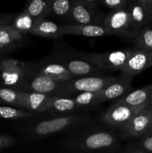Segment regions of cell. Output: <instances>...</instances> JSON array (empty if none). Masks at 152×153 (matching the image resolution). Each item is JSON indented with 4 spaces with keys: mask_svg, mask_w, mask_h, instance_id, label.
Instances as JSON below:
<instances>
[{
    "mask_svg": "<svg viewBox=\"0 0 152 153\" xmlns=\"http://www.w3.org/2000/svg\"><path fill=\"white\" fill-rule=\"evenodd\" d=\"M65 153H113L119 148V137L112 131L93 128L82 130L59 142Z\"/></svg>",
    "mask_w": 152,
    "mask_h": 153,
    "instance_id": "6da1fadb",
    "label": "cell"
},
{
    "mask_svg": "<svg viewBox=\"0 0 152 153\" xmlns=\"http://www.w3.org/2000/svg\"><path fill=\"white\" fill-rule=\"evenodd\" d=\"M92 118L86 114H77L71 116L53 117L34 123L26 130L27 137L31 140H40L51 135L82 128L89 126Z\"/></svg>",
    "mask_w": 152,
    "mask_h": 153,
    "instance_id": "7a4b0ae2",
    "label": "cell"
},
{
    "mask_svg": "<svg viewBox=\"0 0 152 153\" xmlns=\"http://www.w3.org/2000/svg\"><path fill=\"white\" fill-rule=\"evenodd\" d=\"M49 56L65 67L75 78L101 76L104 73V70L85 59L81 52L72 50L64 44L57 45Z\"/></svg>",
    "mask_w": 152,
    "mask_h": 153,
    "instance_id": "3957f363",
    "label": "cell"
},
{
    "mask_svg": "<svg viewBox=\"0 0 152 153\" xmlns=\"http://www.w3.org/2000/svg\"><path fill=\"white\" fill-rule=\"evenodd\" d=\"M25 75L18 91L25 93H37L52 97H60L63 83L55 82L46 76L35 73L23 62Z\"/></svg>",
    "mask_w": 152,
    "mask_h": 153,
    "instance_id": "277c9868",
    "label": "cell"
},
{
    "mask_svg": "<svg viewBox=\"0 0 152 153\" xmlns=\"http://www.w3.org/2000/svg\"><path fill=\"white\" fill-rule=\"evenodd\" d=\"M116 78L111 76L75 78L71 81L63 82L60 97L73 98L82 93L101 91L111 84Z\"/></svg>",
    "mask_w": 152,
    "mask_h": 153,
    "instance_id": "5b68a950",
    "label": "cell"
},
{
    "mask_svg": "<svg viewBox=\"0 0 152 153\" xmlns=\"http://www.w3.org/2000/svg\"><path fill=\"white\" fill-rule=\"evenodd\" d=\"M131 52V49H125L107 52H81V54L85 59L101 70L121 71Z\"/></svg>",
    "mask_w": 152,
    "mask_h": 153,
    "instance_id": "8992f818",
    "label": "cell"
},
{
    "mask_svg": "<svg viewBox=\"0 0 152 153\" xmlns=\"http://www.w3.org/2000/svg\"><path fill=\"white\" fill-rule=\"evenodd\" d=\"M147 107L134 108L115 102L103 114L101 120L106 126L122 131L137 114Z\"/></svg>",
    "mask_w": 152,
    "mask_h": 153,
    "instance_id": "52a82bcc",
    "label": "cell"
},
{
    "mask_svg": "<svg viewBox=\"0 0 152 153\" xmlns=\"http://www.w3.org/2000/svg\"><path fill=\"white\" fill-rule=\"evenodd\" d=\"M26 64L34 72L46 76L55 82L63 83L75 79L65 67L54 61L49 56L36 62H26Z\"/></svg>",
    "mask_w": 152,
    "mask_h": 153,
    "instance_id": "ba28073f",
    "label": "cell"
},
{
    "mask_svg": "<svg viewBox=\"0 0 152 153\" xmlns=\"http://www.w3.org/2000/svg\"><path fill=\"white\" fill-rule=\"evenodd\" d=\"M102 13L98 8L89 7L81 0H74L67 20L70 24L80 25H102Z\"/></svg>",
    "mask_w": 152,
    "mask_h": 153,
    "instance_id": "9c48e42d",
    "label": "cell"
},
{
    "mask_svg": "<svg viewBox=\"0 0 152 153\" xmlns=\"http://www.w3.org/2000/svg\"><path fill=\"white\" fill-rule=\"evenodd\" d=\"M102 25L122 33L125 38L133 39L137 34L133 28L130 14L127 9L109 12L103 18Z\"/></svg>",
    "mask_w": 152,
    "mask_h": 153,
    "instance_id": "30bf717a",
    "label": "cell"
},
{
    "mask_svg": "<svg viewBox=\"0 0 152 153\" xmlns=\"http://www.w3.org/2000/svg\"><path fill=\"white\" fill-rule=\"evenodd\" d=\"M25 75L23 62L13 58H4L0 77L7 88L18 91Z\"/></svg>",
    "mask_w": 152,
    "mask_h": 153,
    "instance_id": "8fae6325",
    "label": "cell"
},
{
    "mask_svg": "<svg viewBox=\"0 0 152 153\" xmlns=\"http://www.w3.org/2000/svg\"><path fill=\"white\" fill-rule=\"evenodd\" d=\"M60 34L61 37L66 35L83 36V37H101L116 35L125 38L122 33L110 29L103 25H80L64 24L61 25Z\"/></svg>",
    "mask_w": 152,
    "mask_h": 153,
    "instance_id": "7c38bea8",
    "label": "cell"
},
{
    "mask_svg": "<svg viewBox=\"0 0 152 153\" xmlns=\"http://www.w3.org/2000/svg\"><path fill=\"white\" fill-rule=\"evenodd\" d=\"M134 76L121 73L111 84L101 91V103L117 100L129 94L132 90V82Z\"/></svg>",
    "mask_w": 152,
    "mask_h": 153,
    "instance_id": "4fadbf2b",
    "label": "cell"
},
{
    "mask_svg": "<svg viewBox=\"0 0 152 153\" xmlns=\"http://www.w3.org/2000/svg\"><path fill=\"white\" fill-rule=\"evenodd\" d=\"M151 105L139 112L131 120L122 131V137L125 139L139 138L146 134L151 123Z\"/></svg>",
    "mask_w": 152,
    "mask_h": 153,
    "instance_id": "5bb4252c",
    "label": "cell"
},
{
    "mask_svg": "<svg viewBox=\"0 0 152 153\" xmlns=\"http://www.w3.org/2000/svg\"><path fill=\"white\" fill-rule=\"evenodd\" d=\"M151 66L152 51L134 49L121 72L122 73L135 76Z\"/></svg>",
    "mask_w": 152,
    "mask_h": 153,
    "instance_id": "9a60e30c",
    "label": "cell"
},
{
    "mask_svg": "<svg viewBox=\"0 0 152 153\" xmlns=\"http://www.w3.org/2000/svg\"><path fill=\"white\" fill-rule=\"evenodd\" d=\"M126 9L130 14L133 28L137 34L148 23L152 22L151 16L141 0H130Z\"/></svg>",
    "mask_w": 152,
    "mask_h": 153,
    "instance_id": "2e32d148",
    "label": "cell"
},
{
    "mask_svg": "<svg viewBox=\"0 0 152 153\" xmlns=\"http://www.w3.org/2000/svg\"><path fill=\"white\" fill-rule=\"evenodd\" d=\"M82 109L72 98L64 97H53L48 113L53 117L71 116L77 114Z\"/></svg>",
    "mask_w": 152,
    "mask_h": 153,
    "instance_id": "e0dca14e",
    "label": "cell"
},
{
    "mask_svg": "<svg viewBox=\"0 0 152 153\" xmlns=\"http://www.w3.org/2000/svg\"><path fill=\"white\" fill-rule=\"evenodd\" d=\"M115 102L134 108L147 107L152 103V84L131 91Z\"/></svg>",
    "mask_w": 152,
    "mask_h": 153,
    "instance_id": "ac0fdd59",
    "label": "cell"
},
{
    "mask_svg": "<svg viewBox=\"0 0 152 153\" xmlns=\"http://www.w3.org/2000/svg\"><path fill=\"white\" fill-rule=\"evenodd\" d=\"M21 94L23 98L25 109L33 113L47 112L53 98L52 96L37 93L21 92Z\"/></svg>",
    "mask_w": 152,
    "mask_h": 153,
    "instance_id": "d6986e66",
    "label": "cell"
},
{
    "mask_svg": "<svg viewBox=\"0 0 152 153\" xmlns=\"http://www.w3.org/2000/svg\"><path fill=\"white\" fill-rule=\"evenodd\" d=\"M61 25L55 22L46 19H40L34 22V25L30 34L39 37L49 39H58L61 37L60 34Z\"/></svg>",
    "mask_w": 152,
    "mask_h": 153,
    "instance_id": "ffe728a7",
    "label": "cell"
},
{
    "mask_svg": "<svg viewBox=\"0 0 152 153\" xmlns=\"http://www.w3.org/2000/svg\"><path fill=\"white\" fill-rule=\"evenodd\" d=\"M52 0H32L25 5V10L34 21L46 19L51 13Z\"/></svg>",
    "mask_w": 152,
    "mask_h": 153,
    "instance_id": "44dd1931",
    "label": "cell"
},
{
    "mask_svg": "<svg viewBox=\"0 0 152 153\" xmlns=\"http://www.w3.org/2000/svg\"><path fill=\"white\" fill-rule=\"evenodd\" d=\"M23 35L12 25H4L0 29V44L7 46H16V43L21 42Z\"/></svg>",
    "mask_w": 152,
    "mask_h": 153,
    "instance_id": "7402d4cb",
    "label": "cell"
},
{
    "mask_svg": "<svg viewBox=\"0 0 152 153\" xmlns=\"http://www.w3.org/2000/svg\"><path fill=\"white\" fill-rule=\"evenodd\" d=\"M133 39L136 50L152 51V28H141Z\"/></svg>",
    "mask_w": 152,
    "mask_h": 153,
    "instance_id": "603a6c76",
    "label": "cell"
},
{
    "mask_svg": "<svg viewBox=\"0 0 152 153\" xmlns=\"http://www.w3.org/2000/svg\"><path fill=\"white\" fill-rule=\"evenodd\" d=\"M0 100L3 103H7L19 109L25 108L21 91L7 88H0Z\"/></svg>",
    "mask_w": 152,
    "mask_h": 153,
    "instance_id": "cb8c5ba5",
    "label": "cell"
},
{
    "mask_svg": "<svg viewBox=\"0 0 152 153\" xmlns=\"http://www.w3.org/2000/svg\"><path fill=\"white\" fill-rule=\"evenodd\" d=\"M72 99L83 111L101 104V91L82 93Z\"/></svg>",
    "mask_w": 152,
    "mask_h": 153,
    "instance_id": "d4e9b609",
    "label": "cell"
},
{
    "mask_svg": "<svg viewBox=\"0 0 152 153\" xmlns=\"http://www.w3.org/2000/svg\"><path fill=\"white\" fill-rule=\"evenodd\" d=\"M35 21L28 15V13L23 10L22 13L15 16L13 20L12 26L17 30L21 34L30 33L33 28Z\"/></svg>",
    "mask_w": 152,
    "mask_h": 153,
    "instance_id": "484cf974",
    "label": "cell"
},
{
    "mask_svg": "<svg viewBox=\"0 0 152 153\" xmlns=\"http://www.w3.org/2000/svg\"><path fill=\"white\" fill-rule=\"evenodd\" d=\"M74 0H52L51 13L59 18L68 19Z\"/></svg>",
    "mask_w": 152,
    "mask_h": 153,
    "instance_id": "4316f807",
    "label": "cell"
},
{
    "mask_svg": "<svg viewBox=\"0 0 152 153\" xmlns=\"http://www.w3.org/2000/svg\"><path fill=\"white\" fill-rule=\"evenodd\" d=\"M36 114L29 111H23L16 108L0 106V118L5 120H17L29 118L35 116Z\"/></svg>",
    "mask_w": 152,
    "mask_h": 153,
    "instance_id": "83f0119b",
    "label": "cell"
},
{
    "mask_svg": "<svg viewBox=\"0 0 152 153\" xmlns=\"http://www.w3.org/2000/svg\"><path fill=\"white\" fill-rule=\"evenodd\" d=\"M129 1L130 0H103L101 4L112 10H118L126 9Z\"/></svg>",
    "mask_w": 152,
    "mask_h": 153,
    "instance_id": "f1b7e54d",
    "label": "cell"
},
{
    "mask_svg": "<svg viewBox=\"0 0 152 153\" xmlns=\"http://www.w3.org/2000/svg\"><path fill=\"white\" fill-rule=\"evenodd\" d=\"M136 143L139 147L148 153H152V134H145L142 137L139 138Z\"/></svg>",
    "mask_w": 152,
    "mask_h": 153,
    "instance_id": "f546056e",
    "label": "cell"
},
{
    "mask_svg": "<svg viewBox=\"0 0 152 153\" xmlns=\"http://www.w3.org/2000/svg\"><path fill=\"white\" fill-rule=\"evenodd\" d=\"M119 153H148L138 146L136 142H129L120 150Z\"/></svg>",
    "mask_w": 152,
    "mask_h": 153,
    "instance_id": "4dcf8cb0",
    "label": "cell"
},
{
    "mask_svg": "<svg viewBox=\"0 0 152 153\" xmlns=\"http://www.w3.org/2000/svg\"><path fill=\"white\" fill-rule=\"evenodd\" d=\"M15 143H16V139L12 136L0 134V151L4 148L9 147L15 144Z\"/></svg>",
    "mask_w": 152,
    "mask_h": 153,
    "instance_id": "1f68e13d",
    "label": "cell"
},
{
    "mask_svg": "<svg viewBox=\"0 0 152 153\" xmlns=\"http://www.w3.org/2000/svg\"><path fill=\"white\" fill-rule=\"evenodd\" d=\"M13 47H15V46H4V45L0 44V52H1V51L7 50V49H10Z\"/></svg>",
    "mask_w": 152,
    "mask_h": 153,
    "instance_id": "d6a6232c",
    "label": "cell"
},
{
    "mask_svg": "<svg viewBox=\"0 0 152 153\" xmlns=\"http://www.w3.org/2000/svg\"><path fill=\"white\" fill-rule=\"evenodd\" d=\"M151 123H150V126H149V128L148 131L152 129V103L151 104Z\"/></svg>",
    "mask_w": 152,
    "mask_h": 153,
    "instance_id": "836d02e7",
    "label": "cell"
},
{
    "mask_svg": "<svg viewBox=\"0 0 152 153\" xmlns=\"http://www.w3.org/2000/svg\"><path fill=\"white\" fill-rule=\"evenodd\" d=\"M3 59H4V58H0V71H1V64H2Z\"/></svg>",
    "mask_w": 152,
    "mask_h": 153,
    "instance_id": "e575fe53",
    "label": "cell"
},
{
    "mask_svg": "<svg viewBox=\"0 0 152 153\" xmlns=\"http://www.w3.org/2000/svg\"><path fill=\"white\" fill-rule=\"evenodd\" d=\"M146 134H152V129L149 130V131H148L147 132H146Z\"/></svg>",
    "mask_w": 152,
    "mask_h": 153,
    "instance_id": "d590c367",
    "label": "cell"
},
{
    "mask_svg": "<svg viewBox=\"0 0 152 153\" xmlns=\"http://www.w3.org/2000/svg\"><path fill=\"white\" fill-rule=\"evenodd\" d=\"M3 25H0V29H1V28H2V26H3Z\"/></svg>",
    "mask_w": 152,
    "mask_h": 153,
    "instance_id": "8d00e7d4",
    "label": "cell"
},
{
    "mask_svg": "<svg viewBox=\"0 0 152 153\" xmlns=\"http://www.w3.org/2000/svg\"><path fill=\"white\" fill-rule=\"evenodd\" d=\"M0 103H3V102H1V100H0Z\"/></svg>",
    "mask_w": 152,
    "mask_h": 153,
    "instance_id": "74e56055",
    "label": "cell"
},
{
    "mask_svg": "<svg viewBox=\"0 0 152 153\" xmlns=\"http://www.w3.org/2000/svg\"><path fill=\"white\" fill-rule=\"evenodd\" d=\"M0 25H1V24H0Z\"/></svg>",
    "mask_w": 152,
    "mask_h": 153,
    "instance_id": "f35d334b",
    "label": "cell"
}]
</instances>
